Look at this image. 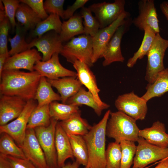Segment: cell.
<instances>
[{
    "label": "cell",
    "instance_id": "6da1fadb",
    "mask_svg": "<svg viewBox=\"0 0 168 168\" xmlns=\"http://www.w3.org/2000/svg\"><path fill=\"white\" fill-rule=\"evenodd\" d=\"M41 77L35 71L3 70L0 75V95L16 96L27 101L34 99Z\"/></svg>",
    "mask_w": 168,
    "mask_h": 168
},
{
    "label": "cell",
    "instance_id": "7a4b0ae2",
    "mask_svg": "<svg viewBox=\"0 0 168 168\" xmlns=\"http://www.w3.org/2000/svg\"><path fill=\"white\" fill-rule=\"evenodd\" d=\"M111 111L107 110L101 120L91 126L83 137L88 152V161L85 168H105L106 128Z\"/></svg>",
    "mask_w": 168,
    "mask_h": 168
},
{
    "label": "cell",
    "instance_id": "3957f363",
    "mask_svg": "<svg viewBox=\"0 0 168 168\" xmlns=\"http://www.w3.org/2000/svg\"><path fill=\"white\" fill-rule=\"evenodd\" d=\"M106 128V136L120 143L124 140L137 142L140 129L136 120L121 111L110 112Z\"/></svg>",
    "mask_w": 168,
    "mask_h": 168
},
{
    "label": "cell",
    "instance_id": "277c9868",
    "mask_svg": "<svg viewBox=\"0 0 168 168\" xmlns=\"http://www.w3.org/2000/svg\"><path fill=\"white\" fill-rule=\"evenodd\" d=\"M93 53L92 37L82 34L73 38L63 45L60 54L68 62L72 64L78 60L85 63L90 67L93 65L92 61Z\"/></svg>",
    "mask_w": 168,
    "mask_h": 168
},
{
    "label": "cell",
    "instance_id": "5b68a950",
    "mask_svg": "<svg viewBox=\"0 0 168 168\" xmlns=\"http://www.w3.org/2000/svg\"><path fill=\"white\" fill-rule=\"evenodd\" d=\"M168 48V40L157 33L152 44L147 54V58L145 77L148 84L153 83L158 74L165 69L163 59Z\"/></svg>",
    "mask_w": 168,
    "mask_h": 168
},
{
    "label": "cell",
    "instance_id": "8992f818",
    "mask_svg": "<svg viewBox=\"0 0 168 168\" xmlns=\"http://www.w3.org/2000/svg\"><path fill=\"white\" fill-rule=\"evenodd\" d=\"M58 121L51 118L48 126L34 129L36 137L44 152L48 168H59L55 145L56 127Z\"/></svg>",
    "mask_w": 168,
    "mask_h": 168
},
{
    "label": "cell",
    "instance_id": "52a82bcc",
    "mask_svg": "<svg viewBox=\"0 0 168 168\" xmlns=\"http://www.w3.org/2000/svg\"><path fill=\"white\" fill-rule=\"evenodd\" d=\"M137 142L132 168H144L151 163L168 158V147L152 145L141 137H139Z\"/></svg>",
    "mask_w": 168,
    "mask_h": 168
},
{
    "label": "cell",
    "instance_id": "ba28073f",
    "mask_svg": "<svg viewBox=\"0 0 168 168\" xmlns=\"http://www.w3.org/2000/svg\"><path fill=\"white\" fill-rule=\"evenodd\" d=\"M37 105V101L34 99L27 101L22 111L16 118L4 125L0 126V133L8 134L19 147L21 146L25 137L30 114Z\"/></svg>",
    "mask_w": 168,
    "mask_h": 168
},
{
    "label": "cell",
    "instance_id": "9c48e42d",
    "mask_svg": "<svg viewBox=\"0 0 168 168\" xmlns=\"http://www.w3.org/2000/svg\"><path fill=\"white\" fill-rule=\"evenodd\" d=\"M147 101L133 91L119 96L114 105L118 111L136 120L145 119L147 111Z\"/></svg>",
    "mask_w": 168,
    "mask_h": 168
},
{
    "label": "cell",
    "instance_id": "30bf717a",
    "mask_svg": "<svg viewBox=\"0 0 168 168\" xmlns=\"http://www.w3.org/2000/svg\"><path fill=\"white\" fill-rule=\"evenodd\" d=\"M125 4L124 0H115L113 3H94L88 7L94 13L101 29L111 24L126 11Z\"/></svg>",
    "mask_w": 168,
    "mask_h": 168
},
{
    "label": "cell",
    "instance_id": "8fae6325",
    "mask_svg": "<svg viewBox=\"0 0 168 168\" xmlns=\"http://www.w3.org/2000/svg\"><path fill=\"white\" fill-rule=\"evenodd\" d=\"M130 14L127 11L123 13L111 24L100 29L96 35L92 37L93 53L92 61L93 64L99 58H102L103 53L106 45L117 28L130 17Z\"/></svg>",
    "mask_w": 168,
    "mask_h": 168
},
{
    "label": "cell",
    "instance_id": "7c38bea8",
    "mask_svg": "<svg viewBox=\"0 0 168 168\" xmlns=\"http://www.w3.org/2000/svg\"><path fill=\"white\" fill-rule=\"evenodd\" d=\"M132 21L130 17L127 19L117 28L106 45L102 54V57L104 59L102 63L103 66H107L113 62H123L124 61V58L121 52V43L123 35L129 29Z\"/></svg>",
    "mask_w": 168,
    "mask_h": 168
},
{
    "label": "cell",
    "instance_id": "4fadbf2b",
    "mask_svg": "<svg viewBox=\"0 0 168 168\" xmlns=\"http://www.w3.org/2000/svg\"><path fill=\"white\" fill-rule=\"evenodd\" d=\"M58 53L54 54L49 60L37 61L34 67V71L50 80H57L66 77H77L76 72L63 67L60 63Z\"/></svg>",
    "mask_w": 168,
    "mask_h": 168
},
{
    "label": "cell",
    "instance_id": "5bb4252c",
    "mask_svg": "<svg viewBox=\"0 0 168 168\" xmlns=\"http://www.w3.org/2000/svg\"><path fill=\"white\" fill-rule=\"evenodd\" d=\"M19 147L22 150L26 158L37 168H48L44 152L34 129H27L24 139Z\"/></svg>",
    "mask_w": 168,
    "mask_h": 168
},
{
    "label": "cell",
    "instance_id": "9a60e30c",
    "mask_svg": "<svg viewBox=\"0 0 168 168\" xmlns=\"http://www.w3.org/2000/svg\"><path fill=\"white\" fill-rule=\"evenodd\" d=\"M138 15L132 20V23L140 30L148 26L156 33L160 31L159 21L153 0H140L138 3Z\"/></svg>",
    "mask_w": 168,
    "mask_h": 168
},
{
    "label": "cell",
    "instance_id": "2e32d148",
    "mask_svg": "<svg viewBox=\"0 0 168 168\" xmlns=\"http://www.w3.org/2000/svg\"><path fill=\"white\" fill-rule=\"evenodd\" d=\"M59 38V34L54 30L45 33L42 36L34 39L29 43V49L35 47L43 56L42 61L50 59L56 53L60 54L63 45Z\"/></svg>",
    "mask_w": 168,
    "mask_h": 168
},
{
    "label": "cell",
    "instance_id": "e0dca14e",
    "mask_svg": "<svg viewBox=\"0 0 168 168\" xmlns=\"http://www.w3.org/2000/svg\"><path fill=\"white\" fill-rule=\"evenodd\" d=\"M77 71V78L93 95L96 102L103 110L110 105L103 102L99 95L100 90L98 87L95 76L86 63L77 60L72 64Z\"/></svg>",
    "mask_w": 168,
    "mask_h": 168
},
{
    "label": "cell",
    "instance_id": "ac0fdd59",
    "mask_svg": "<svg viewBox=\"0 0 168 168\" xmlns=\"http://www.w3.org/2000/svg\"><path fill=\"white\" fill-rule=\"evenodd\" d=\"M27 102L18 96L0 95V126L16 118L22 111Z\"/></svg>",
    "mask_w": 168,
    "mask_h": 168
},
{
    "label": "cell",
    "instance_id": "d6986e66",
    "mask_svg": "<svg viewBox=\"0 0 168 168\" xmlns=\"http://www.w3.org/2000/svg\"><path fill=\"white\" fill-rule=\"evenodd\" d=\"M42 60V57L37 50L30 49L8 57L4 64L3 71L24 69L33 72L34 71V67L36 63Z\"/></svg>",
    "mask_w": 168,
    "mask_h": 168
},
{
    "label": "cell",
    "instance_id": "ffe728a7",
    "mask_svg": "<svg viewBox=\"0 0 168 168\" xmlns=\"http://www.w3.org/2000/svg\"><path fill=\"white\" fill-rule=\"evenodd\" d=\"M138 136L152 145L168 147V134L166 133L165 124L159 121L154 122L150 127L140 129Z\"/></svg>",
    "mask_w": 168,
    "mask_h": 168
},
{
    "label": "cell",
    "instance_id": "44dd1931",
    "mask_svg": "<svg viewBox=\"0 0 168 168\" xmlns=\"http://www.w3.org/2000/svg\"><path fill=\"white\" fill-rule=\"evenodd\" d=\"M55 145L57 162L59 168L65 165L68 158L73 160L74 158L69 138L58 122L56 127Z\"/></svg>",
    "mask_w": 168,
    "mask_h": 168
},
{
    "label": "cell",
    "instance_id": "7402d4cb",
    "mask_svg": "<svg viewBox=\"0 0 168 168\" xmlns=\"http://www.w3.org/2000/svg\"><path fill=\"white\" fill-rule=\"evenodd\" d=\"M47 80L52 86L57 90L61 97V101L63 104H65L68 99L76 94L83 86L77 78L72 77Z\"/></svg>",
    "mask_w": 168,
    "mask_h": 168
},
{
    "label": "cell",
    "instance_id": "603a6c76",
    "mask_svg": "<svg viewBox=\"0 0 168 168\" xmlns=\"http://www.w3.org/2000/svg\"><path fill=\"white\" fill-rule=\"evenodd\" d=\"M59 123L67 134L83 136L88 132L91 127L86 119L81 117V111Z\"/></svg>",
    "mask_w": 168,
    "mask_h": 168
},
{
    "label": "cell",
    "instance_id": "cb8c5ba5",
    "mask_svg": "<svg viewBox=\"0 0 168 168\" xmlns=\"http://www.w3.org/2000/svg\"><path fill=\"white\" fill-rule=\"evenodd\" d=\"M82 18L80 14H75L62 22L59 38L63 43L71 40L76 35L84 34Z\"/></svg>",
    "mask_w": 168,
    "mask_h": 168
},
{
    "label": "cell",
    "instance_id": "d4e9b609",
    "mask_svg": "<svg viewBox=\"0 0 168 168\" xmlns=\"http://www.w3.org/2000/svg\"><path fill=\"white\" fill-rule=\"evenodd\" d=\"M146 91L141 97L147 101L155 97H160L168 92V68H165L158 75L155 82L148 84Z\"/></svg>",
    "mask_w": 168,
    "mask_h": 168
},
{
    "label": "cell",
    "instance_id": "484cf974",
    "mask_svg": "<svg viewBox=\"0 0 168 168\" xmlns=\"http://www.w3.org/2000/svg\"><path fill=\"white\" fill-rule=\"evenodd\" d=\"M52 87L45 77H41L34 98L38 106L49 105L52 102L61 100L60 95L55 92Z\"/></svg>",
    "mask_w": 168,
    "mask_h": 168
},
{
    "label": "cell",
    "instance_id": "4316f807",
    "mask_svg": "<svg viewBox=\"0 0 168 168\" xmlns=\"http://www.w3.org/2000/svg\"><path fill=\"white\" fill-rule=\"evenodd\" d=\"M15 17L18 22L27 31L34 30L38 24L42 21L30 7L21 2L16 10Z\"/></svg>",
    "mask_w": 168,
    "mask_h": 168
},
{
    "label": "cell",
    "instance_id": "83f0119b",
    "mask_svg": "<svg viewBox=\"0 0 168 168\" xmlns=\"http://www.w3.org/2000/svg\"><path fill=\"white\" fill-rule=\"evenodd\" d=\"M78 106L82 105L92 108L96 114L100 116L104 110L96 102L92 94L82 87L74 95L68 99L66 103Z\"/></svg>",
    "mask_w": 168,
    "mask_h": 168
},
{
    "label": "cell",
    "instance_id": "f1b7e54d",
    "mask_svg": "<svg viewBox=\"0 0 168 168\" xmlns=\"http://www.w3.org/2000/svg\"><path fill=\"white\" fill-rule=\"evenodd\" d=\"M143 31L144 35L139 48L128 61L127 65L128 68L133 67L138 59H142L144 56L147 55L157 34L148 26L145 27Z\"/></svg>",
    "mask_w": 168,
    "mask_h": 168
},
{
    "label": "cell",
    "instance_id": "f546056e",
    "mask_svg": "<svg viewBox=\"0 0 168 168\" xmlns=\"http://www.w3.org/2000/svg\"><path fill=\"white\" fill-rule=\"evenodd\" d=\"M49 105H37L30 114L27 129H34L37 127H46L50 124L51 118L49 112Z\"/></svg>",
    "mask_w": 168,
    "mask_h": 168
},
{
    "label": "cell",
    "instance_id": "4dcf8cb0",
    "mask_svg": "<svg viewBox=\"0 0 168 168\" xmlns=\"http://www.w3.org/2000/svg\"><path fill=\"white\" fill-rule=\"evenodd\" d=\"M79 107L72 104L60 103L57 101L52 102L49 105L51 117L58 121L66 120L73 114L81 111Z\"/></svg>",
    "mask_w": 168,
    "mask_h": 168
},
{
    "label": "cell",
    "instance_id": "1f68e13d",
    "mask_svg": "<svg viewBox=\"0 0 168 168\" xmlns=\"http://www.w3.org/2000/svg\"><path fill=\"white\" fill-rule=\"evenodd\" d=\"M71 143L73 156L80 165L86 166L88 161L87 145L83 136L67 134Z\"/></svg>",
    "mask_w": 168,
    "mask_h": 168
},
{
    "label": "cell",
    "instance_id": "d6a6232c",
    "mask_svg": "<svg viewBox=\"0 0 168 168\" xmlns=\"http://www.w3.org/2000/svg\"><path fill=\"white\" fill-rule=\"evenodd\" d=\"M60 17L56 14H50L46 19L38 24L33 30V35L39 37L51 30L60 34L62 23Z\"/></svg>",
    "mask_w": 168,
    "mask_h": 168
},
{
    "label": "cell",
    "instance_id": "836d02e7",
    "mask_svg": "<svg viewBox=\"0 0 168 168\" xmlns=\"http://www.w3.org/2000/svg\"><path fill=\"white\" fill-rule=\"evenodd\" d=\"M26 31L20 23H16L15 35L13 38L8 39L11 47L8 51L9 56L29 49V43H27L25 40Z\"/></svg>",
    "mask_w": 168,
    "mask_h": 168
},
{
    "label": "cell",
    "instance_id": "e575fe53",
    "mask_svg": "<svg viewBox=\"0 0 168 168\" xmlns=\"http://www.w3.org/2000/svg\"><path fill=\"white\" fill-rule=\"evenodd\" d=\"M0 154L21 158L26 159L22 150L8 134L0 133Z\"/></svg>",
    "mask_w": 168,
    "mask_h": 168
},
{
    "label": "cell",
    "instance_id": "d590c367",
    "mask_svg": "<svg viewBox=\"0 0 168 168\" xmlns=\"http://www.w3.org/2000/svg\"><path fill=\"white\" fill-rule=\"evenodd\" d=\"M89 7H83L81 8L80 14L84 19L83 22L84 34L94 37L100 29V24Z\"/></svg>",
    "mask_w": 168,
    "mask_h": 168
},
{
    "label": "cell",
    "instance_id": "8d00e7d4",
    "mask_svg": "<svg viewBox=\"0 0 168 168\" xmlns=\"http://www.w3.org/2000/svg\"><path fill=\"white\" fill-rule=\"evenodd\" d=\"M121 151L120 143L115 142L110 143L105 152V168H120Z\"/></svg>",
    "mask_w": 168,
    "mask_h": 168
},
{
    "label": "cell",
    "instance_id": "74e56055",
    "mask_svg": "<svg viewBox=\"0 0 168 168\" xmlns=\"http://www.w3.org/2000/svg\"><path fill=\"white\" fill-rule=\"evenodd\" d=\"M119 143L122 154L120 168H130L133 164L137 146L132 141L124 140Z\"/></svg>",
    "mask_w": 168,
    "mask_h": 168
},
{
    "label": "cell",
    "instance_id": "f35d334b",
    "mask_svg": "<svg viewBox=\"0 0 168 168\" xmlns=\"http://www.w3.org/2000/svg\"><path fill=\"white\" fill-rule=\"evenodd\" d=\"M11 26L5 11H0V54H8L7 49V37Z\"/></svg>",
    "mask_w": 168,
    "mask_h": 168
},
{
    "label": "cell",
    "instance_id": "ab89813d",
    "mask_svg": "<svg viewBox=\"0 0 168 168\" xmlns=\"http://www.w3.org/2000/svg\"><path fill=\"white\" fill-rule=\"evenodd\" d=\"M2 1L4 6L5 14L13 30L17 23L15 20L16 11L21 2L18 0H2Z\"/></svg>",
    "mask_w": 168,
    "mask_h": 168
},
{
    "label": "cell",
    "instance_id": "60d3db41",
    "mask_svg": "<svg viewBox=\"0 0 168 168\" xmlns=\"http://www.w3.org/2000/svg\"><path fill=\"white\" fill-rule=\"evenodd\" d=\"M64 0H46L44 2V9L50 14L57 15L63 19L64 10L63 6Z\"/></svg>",
    "mask_w": 168,
    "mask_h": 168
},
{
    "label": "cell",
    "instance_id": "b9f144b4",
    "mask_svg": "<svg viewBox=\"0 0 168 168\" xmlns=\"http://www.w3.org/2000/svg\"><path fill=\"white\" fill-rule=\"evenodd\" d=\"M20 1L30 7L42 20L49 16L44 9L43 0H20Z\"/></svg>",
    "mask_w": 168,
    "mask_h": 168
},
{
    "label": "cell",
    "instance_id": "7bdbcfd3",
    "mask_svg": "<svg viewBox=\"0 0 168 168\" xmlns=\"http://www.w3.org/2000/svg\"><path fill=\"white\" fill-rule=\"evenodd\" d=\"M12 168H37L26 159L5 156Z\"/></svg>",
    "mask_w": 168,
    "mask_h": 168
},
{
    "label": "cell",
    "instance_id": "ee69618b",
    "mask_svg": "<svg viewBox=\"0 0 168 168\" xmlns=\"http://www.w3.org/2000/svg\"><path fill=\"white\" fill-rule=\"evenodd\" d=\"M88 0H77L72 5L68 7L64 10L63 19H67L72 17L74 15L75 12L80 8H82Z\"/></svg>",
    "mask_w": 168,
    "mask_h": 168
},
{
    "label": "cell",
    "instance_id": "f6af8a7d",
    "mask_svg": "<svg viewBox=\"0 0 168 168\" xmlns=\"http://www.w3.org/2000/svg\"><path fill=\"white\" fill-rule=\"evenodd\" d=\"M160 8L166 19L168 21V1H164L161 3Z\"/></svg>",
    "mask_w": 168,
    "mask_h": 168
},
{
    "label": "cell",
    "instance_id": "bcb514c9",
    "mask_svg": "<svg viewBox=\"0 0 168 168\" xmlns=\"http://www.w3.org/2000/svg\"><path fill=\"white\" fill-rule=\"evenodd\" d=\"M0 168H12L4 155L0 154Z\"/></svg>",
    "mask_w": 168,
    "mask_h": 168
},
{
    "label": "cell",
    "instance_id": "7dc6e473",
    "mask_svg": "<svg viewBox=\"0 0 168 168\" xmlns=\"http://www.w3.org/2000/svg\"><path fill=\"white\" fill-rule=\"evenodd\" d=\"M9 56L8 54H0V75L3 71V67L7 59Z\"/></svg>",
    "mask_w": 168,
    "mask_h": 168
},
{
    "label": "cell",
    "instance_id": "c3c4849f",
    "mask_svg": "<svg viewBox=\"0 0 168 168\" xmlns=\"http://www.w3.org/2000/svg\"><path fill=\"white\" fill-rule=\"evenodd\" d=\"M154 168H168V158L162 160Z\"/></svg>",
    "mask_w": 168,
    "mask_h": 168
},
{
    "label": "cell",
    "instance_id": "681fc988",
    "mask_svg": "<svg viewBox=\"0 0 168 168\" xmlns=\"http://www.w3.org/2000/svg\"><path fill=\"white\" fill-rule=\"evenodd\" d=\"M80 164L76 161L72 163H68L65 164L61 168H78Z\"/></svg>",
    "mask_w": 168,
    "mask_h": 168
},
{
    "label": "cell",
    "instance_id": "f907efd6",
    "mask_svg": "<svg viewBox=\"0 0 168 168\" xmlns=\"http://www.w3.org/2000/svg\"><path fill=\"white\" fill-rule=\"evenodd\" d=\"M0 10L4 11V7L2 0H0Z\"/></svg>",
    "mask_w": 168,
    "mask_h": 168
}]
</instances>
